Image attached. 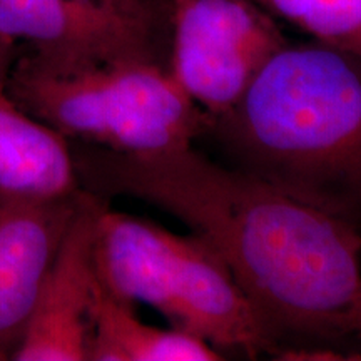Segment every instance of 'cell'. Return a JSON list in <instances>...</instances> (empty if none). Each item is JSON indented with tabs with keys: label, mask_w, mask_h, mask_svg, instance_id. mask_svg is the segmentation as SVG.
I'll list each match as a JSON object with an SVG mask.
<instances>
[{
	"label": "cell",
	"mask_w": 361,
	"mask_h": 361,
	"mask_svg": "<svg viewBox=\"0 0 361 361\" xmlns=\"http://www.w3.org/2000/svg\"><path fill=\"white\" fill-rule=\"evenodd\" d=\"M8 99L11 97H8L7 94H0V101H8Z\"/></svg>",
	"instance_id": "9a60e30c"
},
{
	"label": "cell",
	"mask_w": 361,
	"mask_h": 361,
	"mask_svg": "<svg viewBox=\"0 0 361 361\" xmlns=\"http://www.w3.org/2000/svg\"><path fill=\"white\" fill-rule=\"evenodd\" d=\"M7 96L64 137L126 156L191 147L213 128L166 66L156 62H116L57 74L25 52L13 62Z\"/></svg>",
	"instance_id": "277c9868"
},
{
	"label": "cell",
	"mask_w": 361,
	"mask_h": 361,
	"mask_svg": "<svg viewBox=\"0 0 361 361\" xmlns=\"http://www.w3.org/2000/svg\"><path fill=\"white\" fill-rule=\"evenodd\" d=\"M311 40L361 57V0H256Z\"/></svg>",
	"instance_id": "8fae6325"
},
{
	"label": "cell",
	"mask_w": 361,
	"mask_h": 361,
	"mask_svg": "<svg viewBox=\"0 0 361 361\" xmlns=\"http://www.w3.org/2000/svg\"><path fill=\"white\" fill-rule=\"evenodd\" d=\"M353 338L361 340V296H360V303H358V308H356L355 319H353Z\"/></svg>",
	"instance_id": "5bb4252c"
},
{
	"label": "cell",
	"mask_w": 361,
	"mask_h": 361,
	"mask_svg": "<svg viewBox=\"0 0 361 361\" xmlns=\"http://www.w3.org/2000/svg\"><path fill=\"white\" fill-rule=\"evenodd\" d=\"M82 200L0 191V351L12 360L45 274Z\"/></svg>",
	"instance_id": "ba28073f"
},
{
	"label": "cell",
	"mask_w": 361,
	"mask_h": 361,
	"mask_svg": "<svg viewBox=\"0 0 361 361\" xmlns=\"http://www.w3.org/2000/svg\"><path fill=\"white\" fill-rule=\"evenodd\" d=\"M213 128L239 169L343 218L361 211V57L288 42Z\"/></svg>",
	"instance_id": "7a4b0ae2"
},
{
	"label": "cell",
	"mask_w": 361,
	"mask_h": 361,
	"mask_svg": "<svg viewBox=\"0 0 361 361\" xmlns=\"http://www.w3.org/2000/svg\"><path fill=\"white\" fill-rule=\"evenodd\" d=\"M94 268L107 295L129 306L149 305L174 329L218 351H274L231 271L200 234L180 236L106 206L97 218Z\"/></svg>",
	"instance_id": "3957f363"
},
{
	"label": "cell",
	"mask_w": 361,
	"mask_h": 361,
	"mask_svg": "<svg viewBox=\"0 0 361 361\" xmlns=\"http://www.w3.org/2000/svg\"><path fill=\"white\" fill-rule=\"evenodd\" d=\"M106 201L82 189V200L40 286L16 361H85L97 293L96 226Z\"/></svg>",
	"instance_id": "52a82bcc"
},
{
	"label": "cell",
	"mask_w": 361,
	"mask_h": 361,
	"mask_svg": "<svg viewBox=\"0 0 361 361\" xmlns=\"http://www.w3.org/2000/svg\"><path fill=\"white\" fill-rule=\"evenodd\" d=\"M80 184L69 141L8 101H0V191L69 196Z\"/></svg>",
	"instance_id": "9c48e42d"
},
{
	"label": "cell",
	"mask_w": 361,
	"mask_h": 361,
	"mask_svg": "<svg viewBox=\"0 0 361 361\" xmlns=\"http://www.w3.org/2000/svg\"><path fill=\"white\" fill-rule=\"evenodd\" d=\"M168 22L166 69L213 124L290 42L256 0H168Z\"/></svg>",
	"instance_id": "5b68a950"
},
{
	"label": "cell",
	"mask_w": 361,
	"mask_h": 361,
	"mask_svg": "<svg viewBox=\"0 0 361 361\" xmlns=\"http://www.w3.org/2000/svg\"><path fill=\"white\" fill-rule=\"evenodd\" d=\"M223 356L209 343L179 331L151 326L124 305L107 295L97 281L92 308V361H216Z\"/></svg>",
	"instance_id": "30bf717a"
},
{
	"label": "cell",
	"mask_w": 361,
	"mask_h": 361,
	"mask_svg": "<svg viewBox=\"0 0 361 361\" xmlns=\"http://www.w3.org/2000/svg\"><path fill=\"white\" fill-rule=\"evenodd\" d=\"M85 191L159 207L223 258L281 355H340L353 338L361 296V233L355 221L316 207L191 147L154 156L107 149L74 152ZM328 358V356H326Z\"/></svg>",
	"instance_id": "6da1fadb"
},
{
	"label": "cell",
	"mask_w": 361,
	"mask_h": 361,
	"mask_svg": "<svg viewBox=\"0 0 361 361\" xmlns=\"http://www.w3.org/2000/svg\"><path fill=\"white\" fill-rule=\"evenodd\" d=\"M4 360H7V356L2 353V351H0V361H4Z\"/></svg>",
	"instance_id": "2e32d148"
},
{
	"label": "cell",
	"mask_w": 361,
	"mask_h": 361,
	"mask_svg": "<svg viewBox=\"0 0 361 361\" xmlns=\"http://www.w3.org/2000/svg\"><path fill=\"white\" fill-rule=\"evenodd\" d=\"M16 62V42L0 35V94H7V80Z\"/></svg>",
	"instance_id": "4fadbf2b"
},
{
	"label": "cell",
	"mask_w": 361,
	"mask_h": 361,
	"mask_svg": "<svg viewBox=\"0 0 361 361\" xmlns=\"http://www.w3.org/2000/svg\"><path fill=\"white\" fill-rule=\"evenodd\" d=\"M0 35L24 42L35 64L57 74L168 62V45L154 32L97 0H0Z\"/></svg>",
	"instance_id": "8992f818"
},
{
	"label": "cell",
	"mask_w": 361,
	"mask_h": 361,
	"mask_svg": "<svg viewBox=\"0 0 361 361\" xmlns=\"http://www.w3.org/2000/svg\"><path fill=\"white\" fill-rule=\"evenodd\" d=\"M104 6L114 8L139 24L146 25L162 42L168 45L169 22L168 0H97Z\"/></svg>",
	"instance_id": "7c38bea8"
}]
</instances>
